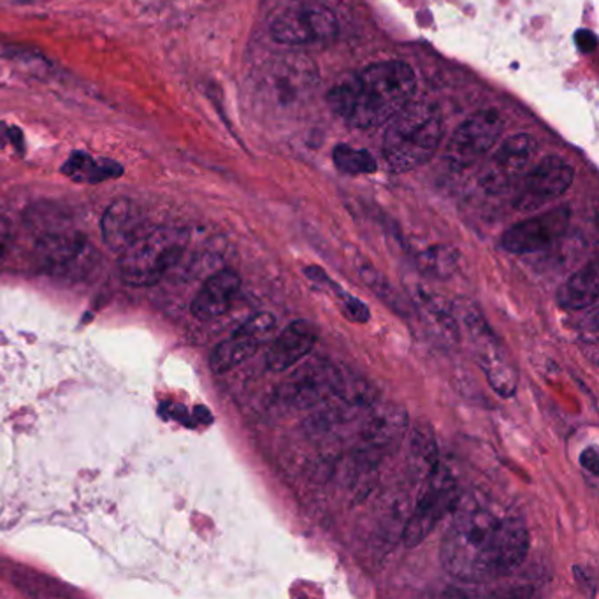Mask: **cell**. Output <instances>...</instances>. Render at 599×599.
<instances>
[{
  "label": "cell",
  "instance_id": "cell-1",
  "mask_svg": "<svg viewBox=\"0 0 599 599\" xmlns=\"http://www.w3.org/2000/svg\"><path fill=\"white\" fill-rule=\"evenodd\" d=\"M528 551L525 520L502 506L468 497L444 537L441 564L456 580L482 584L516 572Z\"/></svg>",
  "mask_w": 599,
  "mask_h": 599
},
{
  "label": "cell",
  "instance_id": "cell-2",
  "mask_svg": "<svg viewBox=\"0 0 599 599\" xmlns=\"http://www.w3.org/2000/svg\"><path fill=\"white\" fill-rule=\"evenodd\" d=\"M417 89L415 72L400 60L366 67L329 92V104L339 118L356 129L387 124L412 101Z\"/></svg>",
  "mask_w": 599,
  "mask_h": 599
},
{
  "label": "cell",
  "instance_id": "cell-3",
  "mask_svg": "<svg viewBox=\"0 0 599 599\" xmlns=\"http://www.w3.org/2000/svg\"><path fill=\"white\" fill-rule=\"evenodd\" d=\"M387 124L383 157L394 173H406L426 164L444 139V115L433 103L410 101Z\"/></svg>",
  "mask_w": 599,
  "mask_h": 599
},
{
  "label": "cell",
  "instance_id": "cell-4",
  "mask_svg": "<svg viewBox=\"0 0 599 599\" xmlns=\"http://www.w3.org/2000/svg\"><path fill=\"white\" fill-rule=\"evenodd\" d=\"M188 244V232L180 227H159L145 232L122 252L120 273L125 284L150 287L178 263Z\"/></svg>",
  "mask_w": 599,
  "mask_h": 599
},
{
  "label": "cell",
  "instance_id": "cell-5",
  "mask_svg": "<svg viewBox=\"0 0 599 599\" xmlns=\"http://www.w3.org/2000/svg\"><path fill=\"white\" fill-rule=\"evenodd\" d=\"M458 482L449 471L438 464L426 479V487L418 499L408 525L404 528L403 542L408 546L421 545L440 525L445 516L458 508Z\"/></svg>",
  "mask_w": 599,
  "mask_h": 599
},
{
  "label": "cell",
  "instance_id": "cell-6",
  "mask_svg": "<svg viewBox=\"0 0 599 599\" xmlns=\"http://www.w3.org/2000/svg\"><path fill=\"white\" fill-rule=\"evenodd\" d=\"M336 34V16L319 2H301L281 13L272 25L273 39L281 45H320L333 41Z\"/></svg>",
  "mask_w": 599,
  "mask_h": 599
},
{
  "label": "cell",
  "instance_id": "cell-7",
  "mask_svg": "<svg viewBox=\"0 0 599 599\" xmlns=\"http://www.w3.org/2000/svg\"><path fill=\"white\" fill-rule=\"evenodd\" d=\"M538 153V142L529 134H516L494 151L482 174L485 191L499 194L508 191L525 176Z\"/></svg>",
  "mask_w": 599,
  "mask_h": 599
},
{
  "label": "cell",
  "instance_id": "cell-8",
  "mask_svg": "<svg viewBox=\"0 0 599 599\" xmlns=\"http://www.w3.org/2000/svg\"><path fill=\"white\" fill-rule=\"evenodd\" d=\"M502 133L503 120L499 113L494 110L476 113L453 133L447 145V159L453 168H468L496 147Z\"/></svg>",
  "mask_w": 599,
  "mask_h": 599
},
{
  "label": "cell",
  "instance_id": "cell-9",
  "mask_svg": "<svg viewBox=\"0 0 599 599\" xmlns=\"http://www.w3.org/2000/svg\"><path fill=\"white\" fill-rule=\"evenodd\" d=\"M572 211L568 206L551 209L546 214L516 223L503 234L502 246L516 255L542 252L566 234Z\"/></svg>",
  "mask_w": 599,
  "mask_h": 599
},
{
  "label": "cell",
  "instance_id": "cell-10",
  "mask_svg": "<svg viewBox=\"0 0 599 599\" xmlns=\"http://www.w3.org/2000/svg\"><path fill=\"white\" fill-rule=\"evenodd\" d=\"M573 182V169L561 157H546L526 174L516 197L519 211H537L563 196Z\"/></svg>",
  "mask_w": 599,
  "mask_h": 599
},
{
  "label": "cell",
  "instance_id": "cell-11",
  "mask_svg": "<svg viewBox=\"0 0 599 599\" xmlns=\"http://www.w3.org/2000/svg\"><path fill=\"white\" fill-rule=\"evenodd\" d=\"M276 319L272 313H257L246 320L229 339L220 343L211 354V369L215 373H229L232 369L243 365L244 360L257 354L263 337L275 329Z\"/></svg>",
  "mask_w": 599,
  "mask_h": 599
},
{
  "label": "cell",
  "instance_id": "cell-12",
  "mask_svg": "<svg viewBox=\"0 0 599 599\" xmlns=\"http://www.w3.org/2000/svg\"><path fill=\"white\" fill-rule=\"evenodd\" d=\"M145 226H147V218L142 209L130 199H118L112 203L101 220L104 243L120 253L145 234Z\"/></svg>",
  "mask_w": 599,
  "mask_h": 599
},
{
  "label": "cell",
  "instance_id": "cell-13",
  "mask_svg": "<svg viewBox=\"0 0 599 599\" xmlns=\"http://www.w3.org/2000/svg\"><path fill=\"white\" fill-rule=\"evenodd\" d=\"M316 336L319 334L315 325L307 320H296L287 325L267 352L266 362L269 371L284 373L298 365L299 360L304 359L315 347Z\"/></svg>",
  "mask_w": 599,
  "mask_h": 599
},
{
  "label": "cell",
  "instance_id": "cell-14",
  "mask_svg": "<svg viewBox=\"0 0 599 599\" xmlns=\"http://www.w3.org/2000/svg\"><path fill=\"white\" fill-rule=\"evenodd\" d=\"M37 253L51 269H81L89 263L92 246L80 232L49 231L41 238Z\"/></svg>",
  "mask_w": 599,
  "mask_h": 599
},
{
  "label": "cell",
  "instance_id": "cell-15",
  "mask_svg": "<svg viewBox=\"0 0 599 599\" xmlns=\"http://www.w3.org/2000/svg\"><path fill=\"white\" fill-rule=\"evenodd\" d=\"M241 289V276L234 269H222L211 276L192 302V315L199 320L222 316L232 307Z\"/></svg>",
  "mask_w": 599,
  "mask_h": 599
},
{
  "label": "cell",
  "instance_id": "cell-16",
  "mask_svg": "<svg viewBox=\"0 0 599 599\" xmlns=\"http://www.w3.org/2000/svg\"><path fill=\"white\" fill-rule=\"evenodd\" d=\"M598 276V264L595 261L573 273L555 293L557 304L568 311L595 307L599 293Z\"/></svg>",
  "mask_w": 599,
  "mask_h": 599
},
{
  "label": "cell",
  "instance_id": "cell-17",
  "mask_svg": "<svg viewBox=\"0 0 599 599\" xmlns=\"http://www.w3.org/2000/svg\"><path fill=\"white\" fill-rule=\"evenodd\" d=\"M62 174L72 182L95 185L107 180L120 178L124 168L116 160L104 159V157L95 159L87 151H72L62 164Z\"/></svg>",
  "mask_w": 599,
  "mask_h": 599
},
{
  "label": "cell",
  "instance_id": "cell-18",
  "mask_svg": "<svg viewBox=\"0 0 599 599\" xmlns=\"http://www.w3.org/2000/svg\"><path fill=\"white\" fill-rule=\"evenodd\" d=\"M413 298L418 302V307L426 311V315L438 325L445 336L458 342L459 339V322L453 315L452 307L445 301L438 293L431 292L426 285L417 284L412 290Z\"/></svg>",
  "mask_w": 599,
  "mask_h": 599
},
{
  "label": "cell",
  "instance_id": "cell-19",
  "mask_svg": "<svg viewBox=\"0 0 599 599\" xmlns=\"http://www.w3.org/2000/svg\"><path fill=\"white\" fill-rule=\"evenodd\" d=\"M410 462H412L413 473H417L418 479L424 480L438 468V447H436L433 429L426 422L415 424L412 447H410Z\"/></svg>",
  "mask_w": 599,
  "mask_h": 599
},
{
  "label": "cell",
  "instance_id": "cell-20",
  "mask_svg": "<svg viewBox=\"0 0 599 599\" xmlns=\"http://www.w3.org/2000/svg\"><path fill=\"white\" fill-rule=\"evenodd\" d=\"M404 431H406V412L398 408L394 404H389L385 408L375 413L366 427V436L377 444H387V441L391 444V441L400 440Z\"/></svg>",
  "mask_w": 599,
  "mask_h": 599
},
{
  "label": "cell",
  "instance_id": "cell-21",
  "mask_svg": "<svg viewBox=\"0 0 599 599\" xmlns=\"http://www.w3.org/2000/svg\"><path fill=\"white\" fill-rule=\"evenodd\" d=\"M417 267L424 275L431 276L436 280H449L450 276L458 272V250L445 244L424 250L417 255Z\"/></svg>",
  "mask_w": 599,
  "mask_h": 599
},
{
  "label": "cell",
  "instance_id": "cell-22",
  "mask_svg": "<svg viewBox=\"0 0 599 599\" xmlns=\"http://www.w3.org/2000/svg\"><path fill=\"white\" fill-rule=\"evenodd\" d=\"M334 164L347 174H371L377 171V160L366 150L337 145L333 153Z\"/></svg>",
  "mask_w": 599,
  "mask_h": 599
},
{
  "label": "cell",
  "instance_id": "cell-23",
  "mask_svg": "<svg viewBox=\"0 0 599 599\" xmlns=\"http://www.w3.org/2000/svg\"><path fill=\"white\" fill-rule=\"evenodd\" d=\"M356 266L357 273H359L362 281L368 285L369 289L377 293L378 298L387 302V307H398V298H395V292L392 290L391 284L385 280V276H383L382 273L366 263H357Z\"/></svg>",
  "mask_w": 599,
  "mask_h": 599
},
{
  "label": "cell",
  "instance_id": "cell-24",
  "mask_svg": "<svg viewBox=\"0 0 599 599\" xmlns=\"http://www.w3.org/2000/svg\"><path fill=\"white\" fill-rule=\"evenodd\" d=\"M337 298H339V307H342L343 315L347 316L350 322L356 324H366L369 316V308L360 299L354 298L350 293L343 292L342 289L336 287Z\"/></svg>",
  "mask_w": 599,
  "mask_h": 599
},
{
  "label": "cell",
  "instance_id": "cell-25",
  "mask_svg": "<svg viewBox=\"0 0 599 599\" xmlns=\"http://www.w3.org/2000/svg\"><path fill=\"white\" fill-rule=\"evenodd\" d=\"M575 41H577L578 48H580L581 54H592L598 45V37H596L595 32L587 31V28H581L575 34Z\"/></svg>",
  "mask_w": 599,
  "mask_h": 599
},
{
  "label": "cell",
  "instance_id": "cell-26",
  "mask_svg": "<svg viewBox=\"0 0 599 599\" xmlns=\"http://www.w3.org/2000/svg\"><path fill=\"white\" fill-rule=\"evenodd\" d=\"M11 240H13V227L8 218L0 215V258L4 257L10 249Z\"/></svg>",
  "mask_w": 599,
  "mask_h": 599
},
{
  "label": "cell",
  "instance_id": "cell-27",
  "mask_svg": "<svg viewBox=\"0 0 599 599\" xmlns=\"http://www.w3.org/2000/svg\"><path fill=\"white\" fill-rule=\"evenodd\" d=\"M581 464H584L592 475H598V453H596V449H589L584 452V456H581Z\"/></svg>",
  "mask_w": 599,
  "mask_h": 599
},
{
  "label": "cell",
  "instance_id": "cell-28",
  "mask_svg": "<svg viewBox=\"0 0 599 599\" xmlns=\"http://www.w3.org/2000/svg\"><path fill=\"white\" fill-rule=\"evenodd\" d=\"M14 4H43V2H49V0H11Z\"/></svg>",
  "mask_w": 599,
  "mask_h": 599
},
{
  "label": "cell",
  "instance_id": "cell-29",
  "mask_svg": "<svg viewBox=\"0 0 599 599\" xmlns=\"http://www.w3.org/2000/svg\"><path fill=\"white\" fill-rule=\"evenodd\" d=\"M299 2H319V0H299Z\"/></svg>",
  "mask_w": 599,
  "mask_h": 599
}]
</instances>
